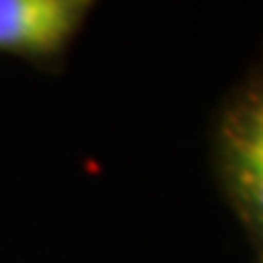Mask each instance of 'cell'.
I'll return each mask as SVG.
<instances>
[{"label": "cell", "instance_id": "1", "mask_svg": "<svg viewBox=\"0 0 263 263\" xmlns=\"http://www.w3.org/2000/svg\"><path fill=\"white\" fill-rule=\"evenodd\" d=\"M215 176L261 263L263 249V83L254 66L229 90L212 129Z\"/></svg>", "mask_w": 263, "mask_h": 263}, {"label": "cell", "instance_id": "2", "mask_svg": "<svg viewBox=\"0 0 263 263\" xmlns=\"http://www.w3.org/2000/svg\"><path fill=\"white\" fill-rule=\"evenodd\" d=\"M93 8L90 0H0V51L61 71Z\"/></svg>", "mask_w": 263, "mask_h": 263}]
</instances>
